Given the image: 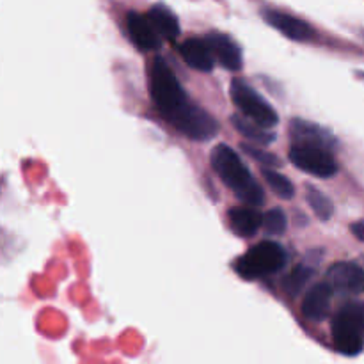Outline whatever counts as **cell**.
I'll return each instance as SVG.
<instances>
[{"mask_svg":"<svg viewBox=\"0 0 364 364\" xmlns=\"http://www.w3.org/2000/svg\"><path fill=\"white\" fill-rule=\"evenodd\" d=\"M210 160H212L213 171L219 174L224 185L230 187L235 196L242 199L245 205L258 208L265 203V192H263L262 185L252 178L251 171L244 166L240 156L230 146L217 144Z\"/></svg>","mask_w":364,"mask_h":364,"instance_id":"obj_2","label":"cell"},{"mask_svg":"<svg viewBox=\"0 0 364 364\" xmlns=\"http://www.w3.org/2000/svg\"><path fill=\"white\" fill-rule=\"evenodd\" d=\"M290 160L295 167L318 178H331L340 171L333 151L322 146L294 144L290 149Z\"/></svg>","mask_w":364,"mask_h":364,"instance_id":"obj_6","label":"cell"},{"mask_svg":"<svg viewBox=\"0 0 364 364\" xmlns=\"http://www.w3.org/2000/svg\"><path fill=\"white\" fill-rule=\"evenodd\" d=\"M146 14H148L153 27L156 28V32L162 36V39H174L180 36V21H178V16L167 6L156 4Z\"/></svg>","mask_w":364,"mask_h":364,"instance_id":"obj_15","label":"cell"},{"mask_svg":"<svg viewBox=\"0 0 364 364\" xmlns=\"http://www.w3.org/2000/svg\"><path fill=\"white\" fill-rule=\"evenodd\" d=\"M315 270L308 265H299L288 274V277L284 279V291H287L290 297H297L302 290H304L306 284L309 283V279L313 277Z\"/></svg>","mask_w":364,"mask_h":364,"instance_id":"obj_17","label":"cell"},{"mask_svg":"<svg viewBox=\"0 0 364 364\" xmlns=\"http://www.w3.org/2000/svg\"><path fill=\"white\" fill-rule=\"evenodd\" d=\"M206 43H208L210 50H212L213 57L219 60V64L226 70L237 71L242 68V50L233 39L228 34H220V32H210L206 36Z\"/></svg>","mask_w":364,"mask_h":364,"instance_id":"obj_10","label":"cell"},{"mask_svg":"<svg viewBox=\"0 0 364 364\" xmlns=\"http://www.w3.org/2000/svg\"><path fill=\"white\" fill-rule=\"evenodd\" d=\"M263 18L270 27L279 31L281 34L287 36L291 41H311L315 38V31L308 21L301 20V18L294 16V14L283 13L277 9H265L263 11Z\"/></svg>","mask_w":364,"mask_h":364,"instance_id":"obj_8","label":"cell"},{"mask_svg":"<svg viewBox=\"0 0 364 364\" xmlns=\"http://www.w3.org/2000/svg\"><path fill=\"white\" fill-rule=\"evenodd\" d=\"M350 231H352V233H354V237L358 238V240L364 242V220H361V223L352 224Z\"/></svg>","mask_w":364,"mask_h":364,"instance_id":"obj_22","label":"cell"},{"mask_svg":"<svg viewBox=\"0 0 364 364\" xmlns=\"http://www.w3.org/2000/svg\"><path fill=\"white\" fill-rule=\"evenodd\" d=\"M290 135L294 139V144H313L322 146L333 151L336 148V141L333 135L316 123H309L304 119H294L290 124Z\"/></svg>","mask_w":364,"mask_h":364,"instance_id":"obj_11","label":"cell"},{"mask_svg":"<svg viewBox=\"0 0 364 364\" xmlns=\"http://www.w3.org/2000/svg\"><path fill=\"white\" fill-rule=\"evenodd\" d=\"M333 287L329 283H318L304 295L302 301V313L308 320L313 322H322L331 309V301H333Z\"/></svg>","mask_w":364,"mask_h":364,"instance_id":"obj_12","label":"cell"},{"mask_svg":"<svg viewBox=\"0 0 364 364\" xmlns=\"http://www.w3.org/2000/svg\"><path fill=\"white\" fill-rule=\"evenodd\" d=\"M262 174H263V178L267 180V183L270 185V188H272V191L276 192L279 198H283V199L294 198L295 187H294V183H291V181L284 176V174L276 173V171H272V169H267V167H263Z\"/></svg>","mask_w":364,"mask_h":364,"instance_id":"obj_19","label":"cell"},{"mask_svg":"<svg viewBox=\"0 0 364 364\" xmlns=\"http://www.w3.org/2000/svg\"><path fill=\"white\" fill-rule=\"evenodd\" d=\"M231 100L237 105V109L244 114L245 117L252 119L255 123L262 124V127L270 128L276 127L279 116L274 110V107L269 102L262 98V95L256 92V89H252L247 82L237 80L231 82Z\"/></svg>","mask_w":364,"mask_h":364,"instance_id":"obj_5","label":"cell"},{"mask_svg":"<svg viewBox=\"0 0 364 364\" xmlns=\"http://www.w3.org/2000/svg\"><path fill=\"white\" fill-rule=\"evenodd\" d=\"M327 283L334 291L343 295H355L364 288V270L358 263L340 262L327 270Z\"/></svg>","mask_w":364,"mask_h":364,"instance_id":"obj_7","label":"cell"},{"mask_svg":"<svg viewBox=\"0 0 364 364\" xmlns=\"http://www.w3.org/2000/svg\"><path fill=\"white\" fill-rule=\"evenodd\" d=\"M306 199H308L309 206H311L313 212H315V215L318 217L320 220H329L331 217H333V201H331L326 194H322L318 188L308 187V191H306Z\"/></svg>","mask_w":364,"mask_h":364,"instance_id":"obj_18","label":"cell"},{"mask_svg":"<svg viewBox=\"0 0 364 364\" xmlns=\"http://www.w3.org/2000/svg\"><path fill=\"white\" fill-rule=\"evenodd\" d=\"M288 228L287 215L281 208H272L263 215V230L269 235H283Z\"/></svg>","mask_w":364,"mask_h":364,"instance_id":"obj_20","label":"cell"},{"mask_svg":"<svg viewBox=\"0 0 364 364\" xmlns=\"http://www.w3.org/2000/svg\"><path fill=\"white\" fill-rule=\"evenodd\" d=\"M127 25L130 39L134 41V45L137 48L146 50V52H153V50L160 48V45H162V36L153 27L148 14L130 13L127 16Z\"/></svg>","mask_w":364,"mask_h":364,"instance_id":"obj_9","label":"cell"},{"mask_svg":"<svg viewBox=\"0 0 364 364\" xmlns=\"http://www.w3.org/2000/svg\"><path fill=\"white\" fill-rule=\"evenodd\" d=\"M242 149H244L249 156H252L255 160H258L263 167H277L281 164V160L277 159L276 155H272V153H269V151H262V149H258L256 146L242 144Z\"/></svg>","mask_w":364,"mask_h":364,"instance_id":"obj_21","label":"cell"},{"mask_svg":"<svg viewBox=\"0 0 364 364\" xmlns=\"http://www.w3.org/2000/svg\"><path fill=\"white\" fill-rule=\"evenodd\" d=\"M334 350L354 358L364 347V302L350 301L341 306L333 318Z\"/></svg>","mask_w":364,"mask_h":364,"instance_id":"obj_3","label":"cell"},{"mask_svg":"<svg viewBox=\"0 0 364 364\" xmlns=\"http://www.w3.org/2000/svg\"><path fill=\"white\" fill-rule=\"evenodd\" d=\"M180 55L185 63L198 71H210L213 68V53L206 39L191 38L180 45Z\"/></svg>","mask_w":364,"mask_h":364,"instance_id":"obj_13","label":"cell"},{"mask_svg":"<svg viewBox=\"0 0 364 364\" xmlns=\"http://www.w3.org/2000/svg\"><path fill=\"white\" fill-rule=\"evenodd\" d=\"M228 224L238 237H252L263 226V215L255 208H233L228 212Z\"/></svg>","mask_w":364,"mask_h":364,"instance_id":"obj_14","label":"cell"},{"mask_svg":"<svg viewBox=\"0 0 364 364\" xmlns=\"http://www.w3.org/2000/svg\"><path fill=\"white\" fill-rule=\"evenodd\" d=\"M149 91L159 112L192 141H208L219 132L217 121L188 98L176 73L164 57L153 59Z\"/></svg>","mask_w":364,"mask_h":364,"instance_id":"obj_1","label":"cell"},{"mask_svg":"<svg viewBox=\"0 0 364 364\" xmlns=\"http://www.w3.org/2000/svg\"><path fill=\"white\" fill-rule=\"evenodd\" d=\"M231 123H233V127L237 128L244 137H247L249 141L256 142V144L259 146H269L270 142H274V137H276L272 132H269L265 127H262V124L255 123L252 119L245 117L244 114H242V116H238V114L231 116Z\"/></svg>","mask_w":364,"mask_h":364,"instance_id":"obj_16","label":"cell"},{"mask_svg":"<svg viewBox=\"0 0 364 364\" xmlns=\"http://www.w3.org/2000/svg\"><path fill=\"white\" fill-rule=\"evenodd\" d=\"M287 249L277 242H259L255 247L249 249L237 262L235 270L238 276L245 279H259L269 274L277 272L287 265Z\"/></svg>","mask_w":364,"mask_h":364,"instance_id":"obj_4","label":"cell"}]
</instances>
